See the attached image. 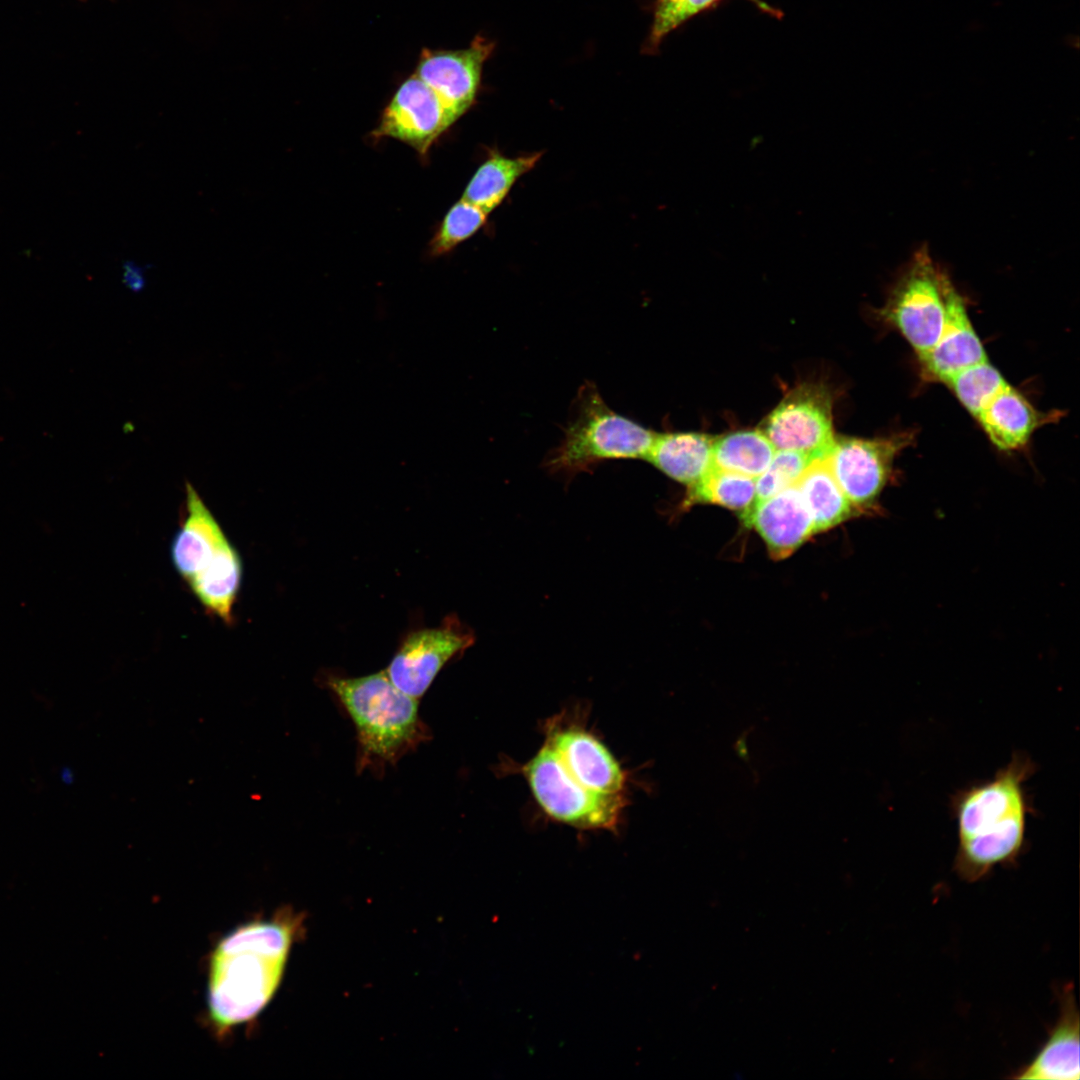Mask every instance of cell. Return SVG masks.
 Listing matches in <instances>:
<instances>
[{"label":"cell","mask_w":1080,"mask_h":1080,"mask_svg":"<svg viewBox=\"0 0 1080 1080\" xmlns=\"http://www.w3.org/2000/svg\"><path fill=\"white\" fill-rule=\"evenodd\" d=\"M910 440L911 435L906 433L880 439L835 437L823 459L847 499L863 512L874 504L888 481L896 455Z\"/></svg>","instance_id":"cell-9"},{"label":"cell","mask_w":1080,"mask_h":1080,"mask_svg":"<svg viewBox=\"0 0 1080 1080\" xmlns=\"http://www.w3.org/2000/svg\"><path fill=\"white\" fill-rule=\"evenodd\" d=\"M919 359L928 379L945 383L958 371L987 360L963 298L953 285L947 294L946 319L941 335Z\"/></svg>","instance_id":"cell-16"},{"label":"cell","mask_w":1080,"mask_h":1080,"mask_svg":"<svg viewBox=\"0 0 1080 1080\" xmlns=\"http://www.w3.org/2000/svg\"><path fill=\"white\" fill-rule=\"evenodd\" d=\"M1036 769L1028 754L1015 752L991 779L952 796L958 843L953 870L961 880L977 882L1022 855L1032 812L1025 783Z\"/></svg>","instance_id":"cell-2"},{"label":"cell","mask_w":1080,"mask_h":1080,"mask_svg":"<svg viewBox=\"0 0 1080 1080\" xmlns=\"http://www.w3.org/2000/svg\"><path fill=\"white\" fill-rule=\"evenodd\" d=\"M741 518L747 527L760 534L775 559L791 555L816 533L810 511L796 484L754 502Z\"/></svg>","instance_id":"cell-14"},{"label":"cell","mask_w":1080,"mask_h":1080,"mask_svg":"<svg viewBox=\"0 0 1080 1080\" xmlns=\"http://www.w3.org/2000/svg\"><path fill=\"white\" fill-rule=\"evenodd\" d=\"M817 459L794 450H776L770 464L755 479V501L768 498L796 484L806 468Z\"/></svg>","instance_id":"cell-26"},{"label":"cell","mask_w":1080,"mask_h":1080,"mask_svg":"<svg viewBox=\"0 0 1080 1080\" xmlns=\"http://www.w3.org/2000/svg\"><path fill=\"white\" fill-rule=\"evenodd\" d=\"M753 730H754V726H751V727L743 730L742 733L738 736L735 743L733 744V748L735 750L736 755L743 762H745L748 765V767L751 770V773L753 774V777H754V784L756 785L758 783V781H759V777H758L757 772L754 770V768L752 766L751 758H750V755H749L747 742H746L748 734L750 732H752Z\"/></svg>","instance_id":"cell-28"},{"label":"cell","mask_w":1080,"mask_h":1080,"mask_svg":"<svg viewBox=\"0 0 1080 1080\" xmlns=\"http://www.w3.org/2000/svg\"><path fill=\"white\" fill-rule=\"evenodd\" d=\"M517 770L550 818L577 829L617 831L626 797L599 795L581 786L546 742Z\"/></svg>","instance_id":"cell-5"},{"label":"cell","mask_w":1080,"mask_h":1080,"mask_svg":"<svg viewBox=\"0 0 1080 1080\" xmlns=\"http://www.w3.org/2000/svg\"><path fill=\"white\" fill-rule=\"evenodd\" d=\"M542 153L507 157L491 150L468 182L462 199L489 214L506 198L513 185L534 168Z\"/></svg>","instance_id":"cell-19"},{"label":"cell","mask_w":1080,"mask_h":1080,"mask_svg":"<svg viewBox=\"0 0 1080 1080\" xmlns=\"http://www.w3.org/2000/svg\"><path fill=\"white\" fill-rule=\"evenodd\" d=\"M185 495V516L172 539L170 556L177 573L189 586L241 557L189 481L185 483Z\"/></svg>","instance_id":"cell-11"},{"label":"cell","mask_w":1080,"mask_h":1080,"mask_svg":"<svg viewBox=\"0 0 1080 1080\" xmlns=\"http://www.w3.org/2000/svg\"><path fill=\"white\" fill-rule=\"evenodd\" d=\"M688 488L685 506L710 503L740 511L742 514L755 501V478L713 465Z\"/></svg>","instance_id":"cell-22"},{"label":"cell","mask_w":1080,"mask_h":1080,"mask_svg":"<svg viewBox=\"0 0 1080 1080\" xmlns=\"http://www.w3.org/2000/svg\"><path fill=\"white\" fill-rule=\"evenodd\" d=\"M573 408L563 439L546 457L550 472L573 475L606 460L646 459L656 432L613 411L595 384L580 387Z\"/></svg>","instance_id":"cell-4"},{"label":"cell","mask_w":1080,"mask_h":1080,"mask_svg":"<svg viewBox=\"0 0 1080 1080\" xmlns=\"http://www.w3.org/2000/svg\"><path fill=\"white\" fill-rule=\"evenodd\" d=\"M949 277L927 248L918 250L893 287L882 317L895 326L919 357L937 342L946 319Z\"/></svg>","instance_id":"cell-6"},{"label":"cell","mask_w":1080,"mask_h":1080,"mask_svg":"<svg viewBox=\"0 0 1080 1080\" xmlns=\"http://www.w3.org/2000/svg\"><path fill=\"white\" fill-rule=\"evenodd\" d=\"M1059 1016L1046 1041L1013 1079L1078 1080L1080 1078L1079 1011L1071 983L1057 991Z\"/></svg>","instance_id":"cell-15"},{"label":"cell","mask_w":1080,"mask_h":1080,"mask_svg":"<svg viewBox=\"0 0 1080 1080\" xmlns=\"http://www.w3.org/2000/svg\"><path fill=\"white\" fill-rule=\"evenodd\" d=\"M148 266H142L133 260H126L122 265V283L134 293L144 290L147 284L146 270Z\"/></svg>","instance_id":"cell-27"},{"label":"cell","mask_w":1080,"mask_h":1080,"mask_svg":"<svg viewBox=\"0 0 1080 1080\" xmlns=\"http://www.w3.org/2000/svg\"><path fill=\"white\" fill-rule=\"evenodd\" d=\"M762 431L777 450L823 459L835 439L831 392L822 384H800L767 416Z\"/></svg>","instance_id":"cell-7"},{"label":"cell","mask_w":1080,"mask_h":1080,"mask_svg":"<svg viewBox=\"0 0 1080 1080\" xmlns=\"http://www.w3.org/2000/svg\"><path fill=\"white\" fill-rule=\"evenodd\" d=\"M474 640L473 632L457 616H446L437 627L406 634L385 672L399 690L419 699L445 664L462 655Z\"/></svg>","instance_id":"cell-8"},{"label":"cell","mask_w":1080,"mask_h":1080,"mask_svg":"<svg viewBox=\"0 0 1080 1080\" xmlns=\"http://www.w3.org/2000/svg\"><path fill=\"white\" fill-rule=\"evenodd\" d=\"M946 383L962 405L976 418L1007 385L999 371L987 360L958 371Z\"/></svg>","instance_id":"cell-24"},{"label":"cell","mask_w":1080,"mask_h":1080,"mask_svg":"<svg viewBox=\"0 0 1080 1080\" xmlns=\"http://www.w3.org/2000/svg\"><path fill=\"white\" fill-rule=\"evenodd\" d=\"M714 439L698 432L656 433L645 460L690 487L712 466Z\"/></svg>","instance_id":"cell-17"},{"label":"cell","mask_w":1080,"mask_h":1080,"mask_svg":"<svg viewBox=\"0 0 1080 1080\" xmlns=\"http://www.w3.org/2000/svg\"><path fill=\"white\" fill-rule=\"evenodd\" d=\"M493 49L494 43L481 35L465 49L424 48L414 74L436 93L458 120L475 103L483 64Z\"/></svg>","instance_id":"cell-13"},{"label":"cell","mask_w":1080,"mask_h":1080,"mask_svg":"<svg viewBox=\"0 0 1080 1080\" xmlns=\"http://www.w3.org/2000/svg\"><path fill=\"white\" fill-rule=\"evenodd\" d=\"M776 450L762 430L736 431L714 439L712 465L756 479Z\"/></svg>","instance_id":"cell-21"},{"label":"cell","mask_w":1080,"mask_h":1080,"mask_svg":"<svg viewBox=\"0 0 1080 1080\" xmlns=\"http://www.w3.org/2000/svg\"><path fill=\"white\" fill-rule=\"evenodd\" d=\"M288 913L245 922L209 954L207 1018L220 1036L254 1020L276 993L296 936Z\"/></svg>","instance_id":"cell-1"},{"label":"cell","mask_w":1080,"mask_h":1080,"mask_svg":"<svg viewBox=\"0 0 1080 1080\" xmlns=\"http://www.w3.org/2000/svg\"><path fill=\"white\" fill-rule=\"evenodd\" d=\"M323 680L355 725L359 768L392 764L426 738L418 699L399 690L385 670L351 678L327 673Z\"/></svg>","instance_id":"cell-3"},{"label":"cell","mask_w":1080,"mask_h":1080,"mask_svg":"<svg viewBox=\"0 0 1080 1080\" xmlns=\"http://www.w3.org/2000/svg\"><path fill=\"white\" fill-rule=\"evenodd\" d=\"M796 485L810 511L816 533L833 528L859 512L839 487L824 459L814 460Z\"/></svg>","instance_id":"cell-20"},{"label":"cell","mask_w":1080,"mask_h":1080,"mask_svg":"<svg viewBox=\"0 0 1080 1080\" xmlns=\"http://www.w3.org/2000/svg\"><path fill=\"white\" fill-rule=\"evenodd\" d=\"M487 215L479 207L461 198L450 207L442 219L430 241V254L441 256L449 253L473 236L486 223Z\"/></svg>","instance_id":"cell-25"},{"label":"cell","mask_w":1080,"mask_h":1080,"mask_svg":"<svg viewBox=\"0 0 1080 1080\" xmlns=\"http://www.w3.org/2000/svg\"><path fill=\"white\" fill-rule=\"evenodd\" d=\"M456 121L436 93L413 73L394 92L372 137L397 139L425 157Z\"/></svg>","instance_id":"cell-12"},{"label":"cell","mask_w":1080,"mask_h":1080,"mask_svg":"<svg viewBox=\"0 0 1080 1080\" xmlns=\"http://www.w3.org/2000/svg\"><path fill=\"white\" fill-rule=\"evenodd\" d=\"M1047 416L1008 384L977 416L991 441L1002 450L1024 446Z\"/></svg>","instance_id":"cell-18"},{"label":"cell","mask_w":1080,"mask_h":1080,"mask_svg":"<svg viewBox=\"0 0 1080 1080\" xmlns=\"http://www.w3.org/2000/svg\"><path fill=\"white\" fill-rule=\"evenodd\" d=\"M725 0H656L654 17L647 40V51L655 52L662 40L673 30L697 14ZM761 12L781 19L783 12L763 0H746Z\"/></svg>","instance_id":"cell-23"},{"label":"cell","mask_w":1080,"mask_h":1080,"mask_svg":"<svg viewBox=\"0 0 1080 1080\" xmlns=\"http://www.w3.org/2000/svg\"><path fill=\"white\" fill-rule=\"evenodd\" d=\"M544 742L581 786L599 795L625 797L627 772L585 726L559 714L546 722Z\"/></svg>","instance_id":"cell-10"}]
</instances>
